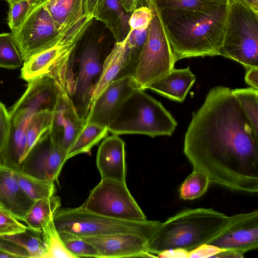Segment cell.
I'll list each match as a JSON object with an SVG mask.
<instances>
[{
    "instance_id": "obj_1",
    "label": "cell",
    "mask_w": 258,
    "mask_h": 258,
    "mask_svg": "<svg viewBox=\"0 0 258 258\" xmlns=\"http://www.w3.org/2000/svg\"><path fill=\"white\" fill-rule=\"evenodd\" d=\"M183 152L210 183L240 192H257L258 139L229 88H212L192 113Z\"/></svg>"
},
{
    "instance_id": "obj_2",
    "label": "cell",
    "mask_w": 258,
    "mask_h": 258,
    "mask_svg": "<svg viewBox=\"0 0 258 258\" xmlns=\"http://www.w3.org/2000/svg\"><path fill=\"white\" fill-rule=\"evenodd\" d=\"M229 4L224 0L197 10H158L175 63L184 58L220 55Z\"/></svg>"
},
{
    "instance_id": "obj_3",
    "label": "cell",
    "mask_w": 258,
    "mask_h": 258,
    "mask_svg": "<svg viewBox=\"0 0 258 258\" xmlns=\"http://www.w3.org/2000/svg\"><path fill=\"white\" fill-rule=\"evenodd\" d=\"M229 217L211 208L183 210L161 222L149 245L153 257L178 250L189 253L207 244L225 225Z\"/></svg>"
},
{
    "instance_id": "obj_4",
    "label": "cell",
    "mask_w": 258,
    "mask_h": 258,
    "mask_svg": "<svg viewBox=\"0 0 258 258\" xmlns=\"http://www.w3.org/2000/svg\"><path fill=\"white\" fill-rule=\"evenodd\" d=\"M177 125L160 102L144 90L137 89L114 109L107 127L113 135L140 134L154 138L171 136Z\"/></svg>"
},
{
    "instance_id": "obj_5",
    "label": "cell",
    "mask_w": 258,
    "mask_h": 258,
    "mask_svg": "<svg viewBox=\"0 0 258 258\" xmlns=\"http://www.w3.org/2000/svg\"><path fill=\"white\" fill-rule=\"evenodd\" d=\"M94 17L84 14L70 27L60 33L56 43L25 61L21 77L30 82L40 77L52 78L59 87L70 93L74 86L72 58L76 47Z\"/></svg>"
},
{
    "instance_id": "obj_6",
    "label": "cell",
    "mask_w": 258,
    "mask_h": 258,
    "mask_svg": "<svg viewBox=\"0 0 258 258\" xmlns=\"http://www.w3.org/2000/svg\"><path fill=\"white\" fill-rule=\"evenodd\" d=\"M53 222L58 232L80 238L130 233L141 235L151 240L161 223L159 221H136L113 219L80 207L58 209L54 214Z\"/></svg>"
},
{
    "instance_id": "obj_7",
    "label": "cell",
    "mask_w": 258,
    "mask_h": 258,
    "mask_svg": "<svg viewBox=\"0 0 258 258\" xmlns=\"http://www.w3.org/2000/svg\"><path fill=\"white\" fill-rule=\"evenodd\" d=\"M229 4L220 55L246 69L258 67V13L238 2Z\"/></svg>"
},
{
    "instance_id": "obj_8",
    "label": "cell",
    "mask_w": 258,
    "mask_h": 258,
    "mask_svg": "<svg viewBox=\"0 0 258 258\" xmlns=\"http://www.w3.org/2000/svg\"><path fill=\"white\" fill-rule=\"evenodd\" d=\"M153 11L145 43L131 76L139 89L145 90L152 82L174 68L169 44L158 8L153 0H145Z\"/></svg>"
},
{
    "instance_id": "obj_9",
    "label": "cell",
    "mask_w": 258,
    "mask_h": 258,
    "mask_svg": "<svg viewBox=\"0 0 258 258\" xmlns=\"http://www.w3.org/2000/svg\"><path fill=\"white\" fill-rule=\"evenodd\" d=\"M79 207L113 219L136 221L147 220L129 191L125 182L101 179Z\"/></svg>"
},
{
    "instance_id": "obj_10",
    "label": "cell",
    "mask_w": 258,
    "mask_h": 258,
    "mask_svg": "<svg viewBox=\"0 0 258 258\" xmlns=\"http://www.w3.org/2000/svg\"><path fill=\"white\" fill-rule=\"evenodd\" d=\"M47 1L32 11L18 31L12 35L24 62L52 46L60 37L61 33L58 32L45 7Z\"/></svg>"
},
{
    "instance_id": "obj_11",
    "label": "cell",
    "mask_w": 258,
    "mask_h": 258,
    "mask_svg": "<svg viewBox=\"0 0 258 258\" xmlns=\"http://www.w3.org/2000/svg\"><path fill=\"white\" fill-rule=\"evenodd\" d=\"M242 257L258 247V210L229 216L222 229L207 243Z\"/></svg>"
},
{
    "instance_id": "obj_12",
    "label": "cell",
    "mask_w": 258,
    "mask_h": 258,
    "mask_svg": "<svg viewBox=\"0 0 258 258\" xmlns=\"http://www.w3.org/2000/svg\"><path fill=\"white\" fill-rule=\"evenodd\" d=\"M49 130L34 144L18 169L35 177L54 182L67 161V154L54 144Z\"/></svg>"
},
{
    "instance_id": "obj_13",
    "label": "cell",
    "mask_w": 258,
    "mask_h": 258,
    "mask_svg": "<svg viewBox=\"0 0 258 258\" xmlns=\"http://www.w3.org/2000/svg\"><path fill=\"white\" fill-rule=\"evenodd\" d=\"M59 88L49 132L54 144L67 155L70 148L84 128L85 120L79 114L67 92Z\"/></svg>"
},
{
    "instance_id": "obj_14",
    "label": "cell",
    "mask_w": 258,
    "mask_h": 258,
    "mask_svg": "<svg viewBox=\"0 0 258 258\" xmlns=\"http://www.w3.org/2000/svg\"><path fill=\"white\" fill-rule=\"evenodd\" d=\"M102 65L98 46L88 43L83 48L79 58V71L74 81L72 96L80 116L85 120L91 105V92L93 81L99 77Z\"/></svg>"
},
{
    "instance_id": "obj_15",
    "label": "cell",
    "mask_w": 258,
    "mask_h": 258,
    "mask_svg": "<svg viewBox=\"0 0 258 258\" xmlns=\"http://www.w3.org/2000/svg\"><path fill=\"white\" fill-rule=\"evenodd\" d=\"M81 238L97 248L100 258L153 257L149 250L151 240L141 235L120 233Z\"/></svg>"
},
{
    "instance_id": "obj_16",
    "label": "cell",
    "mask_w": 258,
    "mask_h": 258,
    "mask_svg": "<svg viewBox=\"0 0 258 258\" xmlns=\"http://www.w3.org/2000/svg\"><path fill=\"white\" fill-rule=\"evenodd\" d=\"M139 89L131 76L111 82L91 104L85 123L107 127L109 117L117 106L129 94Z\"/></svg>"
},
{
    "instance_id": "obj_17",
    "label": "cell",
    "mask_w": 258,
    "mask_h": 258,
    "mask_svg": "<svg viewBox=\"0 0 258 258\" xmlns=\"http://www.w3.org/2000/svg\"><path fill=\"white\" fill-rule=\"evenodd\" d=\"M10 123L4 147L1 153L2 165L18 169L26 147V127L33 114L27 110L10 111Z\"/></svg>"
},
{
    "instance_id": "obj_18",
    "label": "cell",
    "mask_w": 258,
    "mask_h": 258,
    "mask_svg": "<svg viewBox=\"0 0 258 258\" xmlns=\"http://www.w3.org/2000/svg\"><path fill=\"white\" fill-rule=\"evenodd\" d=\"M28 87L10 111L27 110L32 114L50 110L56 103L59 88L50 77L43 76L28 82Z\"/></svg>"
},
{
    "instance_id": "obj_19",
    "label": "cell",
    "mask_w": 258,
    "mask_h": 258,
    "mask_svg": "<svg viewBox=\"0 0 258 258\" xmlns=\"http://www.w3.org/2000/svg\"><path fill=\"white\" fill-rule=\"evenodd\" d=\"M96 165L101 179L125 182L124 142L118 135L104 138L97 151Z\"/></svg>"
},
{
    "instance_id": "obj_20",
    "label": "cell",
    "mask_w": 258,
    "mask_h": 258,
    "mask_svg": "<svg viewBox=\"0 0 258 258\" xmlns=\"http://www.w3.org/2000/svg\"><path fill=\"white\" fill-rule=\"evenodd\" d=\"M34 201L22 190L13 170L0 166V205L20 221L23 222Z\"/></svg>"
},
{
    "instance_id": "obj_21",
    "label": "cell",
    "mask_w": 258,
    "mask_h": 258,
    "mask_svg": "<svg viewBox=\"0 0 258 258\" xmlns=\"http://www.w3.org/2000/svg\"><path fill=\"white\" fill-rule=\"evenodd\" d=\"M196 80L189 67L173 69L152 82L148 87L170 100L183 102Z\"/></svg>"
},
{
    "instance_id": "obj_22",
    "label": "cell",
    "mask_w": 258,
    "mask_h": 258,
    "mask_svg": "<svg viewBox=\"0 0 258 258\" xmlns=\"http://www.w3.org/2000/svg\"><path fill=\"white\" fill-rule=\"evenodd\" d=\"M131 14L124 10L120 0H98L94 18L105 25L116 42H120L125 38L130 31Z\"/></svg>"
},
{
    "instance_id": "obj_23",
    "label": "cell",
    "mask_w": 258,
    "mask_h": 258,
    "mask_svg": "<svg viewBox=\"0 0 258 258\" xmlns=\"http://www.w3.org/2000/svg\"><path fill=\"white\" fill-rule=\"evenodd\" d=\"M125 47L124 39L115 42L105 58L100 74L91 90V104L111 82L121 77L125 64Z\"/></svg>"
},
{
    "instance_id": "obj_24",
    "label": "cell",
    "mask_w": 258,
    "mask_h": 258,
    "mask_svg": "<svg viewBox=\"0 0 258 258\" xmlns=\"http://www.w3.org/2000/svg\"><path fill=\"white\" fill-rule=\"evenodd\" d=\"M83 2L84 0H48L46 2L45 7L59 33L83 16Z\"/></svg>"
},
{
    "instance_id": "obj_25",
    "label": "cell",
    "mask_w": 258,
    "mask_h": 258,
    "mask_svg": "<svg viewBox=\"0 0 258 258\" xmlns=\"http://www.w3.org/2000/svg\"><path fill=\"white\" fill-rule=\"evenodd\" d=\"M61 206L59 197L52 196L35 201L23 222L30 229L40 232L53 218Z\"/></svg>"
},
{
    "instance_id": "obj_26",
    "label": "cell",
    "mask_w": 258,
    "mask_h": 258,
    "mask_svg": "<svg viewBox=\"0 0 258 258\" xmlns=\"http://www.w3.org/2000/svg\"><path fill=\"white\" fill-rule=\"evenodd\" d=\"M0 238L24 248L28 253L29 258H43L46 246L42 232L29 229L11 235L0 236Z\"/></svg>"
},
{
    "instance_id": "obj_27",
    "label": "cell",
    "mask_w": 258,
    "mask_h": 258,
    "mask_svg": "<svg viewBox=\"0 0 258 258\" xmlns=\"http://www.w3.org/2000/svg\"><path fill=\"white\" fill-rule=\"evenodd\" d=\"M106 126L94 123H85L77 139L70 148L67 160L80 154L88 153L101 140L107 137Z\"/></svg>"
},
{
    "instance_id": "obj_28",
    "label": "cell",
    "mask_w": 258,
    "mask_h": 258,
    "mask_svg": "<svg viewBox=\"0 0 258 258\" xmlns=\"http://www.w3.org/2000/svg\"><path fill=\"white\" fill-rule=\"evenodd\" d=\"M12 170L22 190L33 201L55 195L54 182L35 177L19 169Z\"/></svg>"
},
{
    "instance_id": "obj_29",
    "label": "cell",
    "mask_w": 258,
    "mask_h": 258,
    "mask_svg": "<svg viewBox=\"0 0 258 258\" xmlns=\"http://www.w3.org/2000/svg\"><path fill=\"white\" fill-rule=\"evenodd\" d=\"M149 26L130 29L124 39L125 64L121 77L131 76L134 71L147 38Z\"/></svg>"
},
{
    "instance_id": "obj_30",
    "label": "cell",
    "mask_w": 258,
    "mask_h": 258,
    "mask_svg": "<svg viewBox=\"0 0 258 258\" xmlns=\"http://www.w3.org/2000/svg\"><path fill=\"white\" fill-rule=\"evenodd\" d=\"M252 126L258 139V90L254 88L231 90Z\"/></svg>"
},
{
    "instance_id": "obj_31",
    "label": "cell",
    "mask_w": 258,
    "mask_h": 258,
    "mask_svg": "<svg viewBox=\"0 0 258 258\" xmlns=\"http://www.w3.org/2000/svg\"><path fill=\"white\" fill-rule=\"evenodd\" d=\"M210 183L209 178L206 174L193 168L179 189V197L184 200L200 198L206 192Z\"/></svg>"
},
{
    "instance_id": "obj_32",
    "label": "cell",
    "mask_w": 258,
    "mask_h": 258,
    "mask_svg": "<svg viewBox=\"0 0 258 258\" xmlns=\"http://www.w3.org/2000/svg\"><path fill=\"white\" fill-rule=\"evenodd\" d=\"M52 119V111L50 110L38 112L31 117L26 127V147L24 158L39 138L50 129Z\"/></svg>"
},
{
    "instance_id": "obj_33",
    "label": "cell",
    "mask_w": 258,
    "mask_h": 258,
    "mask_svg": "<svg viewBox=\"0 0 258 258\" xmlns=\"http://www.w3.org/2000/svg\"><path fill=\"white\" fill-rule=\"evenodd\" d=\"M42 232L46 246L43 258H76L66 247L55 226L53 218Z\"/></svg>"
},
{
    "instance_id": "obj_34",
    "label": "cell",
    "mask_w": 258,
    "mask_h": 258,
    "mask_svg": "<svg viewBox=\"0 0 258 258\" xmlns=\"http://www.w3.org/2000/svg\"><path fill=\"white\" fill-rule=\"evenodd\" d=\"M46 1L18 0L9 4L8 21L12 35L18 31L31 12Z\"/></svg>"
},
{
    "instance_id": "obj_35",
    "label": "cell",
    "mask_w": 258,
    "mask_h": 258,
    "mask_svg": "<svg viewBox=\"0 0 258 258\" xmlns=\"http://www.w3.org/2000/svg\"><path fill=\"white\" fill-rule=\"evenodd\" d=\"M23 63L12 33L0 34V68L15 69L21 67Z\"/></svg>"
},
{
    "instance_id": "obj_36",
    "label": "cell",
    "mask_w": 258,
    "mask_h": 258,
    "mask_svg": "<svg viewBox=\"0 0 258 258\" xmlns=\"http://www.w3.org/2000/svg\"><path fill=\"white\" fill-rule=\"evenodd\" d=\"M68 250L76 258L93 257L100 258V254L97 248L91 243L81 238L71 234L58 232Z\"/></svg>"
},
{
    "instance_id": "obj_37",
    "label": "cell",
    "mask_w": 258,
    "mask_h": 258,
    "mask_svg": "<svg viewBox=\"0 0 258 258\" xmlns=\"http://www.w3.org/2000/svg\"><path fill=\"white\" fill-rule=\"evenodd\" d=\"M224 0H153L158 10L192 11L209 7Z\"/></svg>"
},
{
    "instance_id": "obj_38",
    "label": "cell",
    "mask_w": 258,
    "mask_h": 258,
    "mask_svg": "<svg viewBox=\"0 0 258 258\" xmlns=\"http://www.w3.org/2000/svg\"><path fill=\"white\" fill-rule=\"evenodd\" d=\"M27 226L4 209H0V236L25 231Z\"/></svg>"
},
{
    "instance_id": "obj_39",
    "label": "cell",
    "mask_w": 258,
    "mask_h": 258,
    "mask_svg": "<svg viewBox=\"0 0 258 258\" xmlns=\"http://www.w3.org/2000/svg\"><path fill=\"white\" fill-rule=\"evenodd\" d=\"M153 15V11L148 5L137 8L132 13L130 18V29H138L149 26Z\"/></svg>"
},
{
    "instance_id": "obj_40",
    "label": "cell",
    "mask_w": 258,
    "mask_h": 258,
    "mask_svg": "<svg viewBox=\"0 0 258 258\" xmlns=\"http://www.w3.org/2000/svg\"><path fill=\"white\" fill-rule=\"evenodd\" d=\"M10 123L9 112L5 105L0 102V152L3 149L6 141Z\"/></svg>"
},
{
    "instance_id": "obj_41",
    "label": "cell",
    "mask_w": 258,
    "mask_h": 258,
    "mask_svg": "<svg viewBox=\"0 0 258 258\" xmlns=\"http://www.w3.org/2000/svg\"><path fill=\"white\" fill-rule=\"evenodd\" d=\"M0 252L11 257L29 258L27 252L22 247L0 238Z\"/></svg>"
},
{
    "instance_id": "obj_42",
    "label": "cell",
    "mask_w": 258,
    "mask_h": 258,
    "mask_svg": "<svg viewBox=\"0 0 258 258\" xmlns=\"http://www.w3.org/2000/svg\"><path fill=\"white\" fill-rule=\"evenodd\" d=\"M221 251L210 244H204L188 253V257H214Z\"/></svg>"
},
{
    "instance_id": "obj_43",
    "label": "cell",
    "mask_w": 258,
    "mask_h": 258,
    "mask_svg": "<svg viewBox=\"0 0 258 258\" xmlns=\"http://www.w3.org/2000/svg\"><path fill=\"white\" fill-rule=\"evenodd\" d=\"M245 81L251 87L256 89H258V67L247 69Z\"/></svg>"
},
{
    "instance_id": "obj_44",
    "label": "cell",
    "mask_w": 258,
    "mask_h": 258,
    "mask_svg": "<svg viewBox=\"0 0 258 258\" xmlns=\"http://www.w3.org/2000/svg\"><path fill=\"white\" fill-rule=\"evenodd\" d=\"M98 1V0H84V13L86 15H92L94 17V14Z\"/></svg>"
},
{
    "instance_id": "obj_45",
    "label": "cell",
    "mask_w": 258,
    "mask_h": 258,
    "mask_svg": "<svg viewBox=\"0 0 258 258\" xmlns=\"http://www.w3.org/2000/svg\"><path fill=\"white\" fill-rule=\"evenodd\" d=\"M124 10L128 13H132L137 8L139 0H120Z\"/></svg>"
},
{
    "instance_id": "obj_46",
    "label": "cell",
    "mask_w": 258,
    "mask_h": 258,
    "mask_svg": "<svg viewBox=\"0 0 258 258\" xmlns=\"http://www.w3.org/2000/svg\"><path fill=\"white\" fill-rule=\"evenodd\" d=\"M229 2H238L258 13V0H229Z\"/></svg>"
},
{
    "instance_id": "obj_47",
    "label": "cell",
    "mask_w": 258,
    "mask_h": 258,
    "mask_svg": "<svg viewBox=\"0 0 258 258\" xmlns=\"http://www.w3.org/2000/svg\"><path fill=\"white\" fill-rule=\"evenodd\" d=\"M1 257H11L10 255L0 252V258Z\"/></svg>"
},
{
    "instance_id": "obj_48",
    "label": "cell",
    "mask_w": 258,
    "mask_h": 258,
    "mask_svg": "<svg viewBox=\"0 0 258 258\" xmlns=\"http://www.w3.org/2000/svg\"><path fill=\"white\" fill-rule=\"evenodd\" d=\"M5 1H7L9 4H10L12 2H15V1H17L18 0H5Z\"/></svg>"
},
{
    "instance_id": "obj_49",
    "label": "cell",
    "mask_w": 258,
    "mask_h": 258,
    "mask_svg": "<svg viewBox=\"0 0 258 258\" xmlns=\"http://www.w3.org/2000/svg\"><path fill=\"white\" fill-rule=\"evenodd\" d=\"M2 165L1 160V153H0V166Z\"/></svg>"
},
{
    "instance_id": "obj_50",
    "label": "cell",
    "mask_w": 258,
    "mask_h": 258,
    "mask_svg": "<svg viewBox=\"0 0 258 258\" xmlns=\"http://www.w3.org/2000/svg\"><path fill=\"white\" fill-rule=\"evenodd\" d=\"M0 209H4L2 207V206L1 205H0Z\"/></svg>"
},
{
    "instance_id": "obj_51",
    "label": "cell",
    "mask_w": 258,
    "mask_h": 258,
    "mask_svg": "<svg viewBox=\"0 0 258 258\" xmlns=\"http://www.w3.org/2000/svg\"><path fill=\"white\" fill-rule=\"evenodd\" d=\"M44 1H46V0H44Z\"/></svg>"
}]
</instances>
